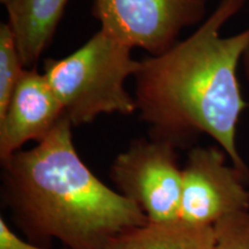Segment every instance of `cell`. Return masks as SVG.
I'll list each match as a JSON object with an SVG mask.
<instances>
[{"label":"cell","mask_w":249,"mask_h":249,"mask_svg":"<svg viewBox=\"0 0 249 249\" xmlns=\"http://www.w3.org/2000/svg\"><path fill=\"white\" fill-rule=\"evenodd\" d=\"M246 0H220L194 34L166 52L140 60L135 102L150 139L187 149L207 134L236 169L249 174L236 145L242 97L238 66L249 49V28L223 37L224 24Z\"/></svg>","instance_id":"obj_1"},{"label":"cell","mask_w":249,"mask_h":249,"mask_svg":"<svg viewBox=\"0 0 249 249\" xmlns=\"http://www.w3.org/2000/svg\"><path fill=\"white\" fill-rule=\"evenodd\" d=\"M65 117L34 148L1 160V201L12 220L37 246L107 249L114 238L149 220L81 160Z\"/></svg>","instance_id":"obj_2"},{"label":"cell","mask_w":249,"mask_h":249,"mask_svg":"<svg viewBox=\"0 0 249 249\" xmlns=\"http://www.w3.org/2000/svg\"><path fill=\"white\" fill-rule=\"evenodd\" d=\"M132 50L99 29L67 57L46 59L43 73L71 126L91 124L101 114L130 116L138 111L124 86L140 67Z\"/></svg>","instance_id":"obj_3"},{"label":"cell","mask_w":249,"mask_h":249,"mask_svg":"<svg viewBox=\"0 0 249 249\" xmlns=\"http://www.w3.org/2000/svg\"><path fill=\"white\" fill-rule=\"evenodd\" d=\"M177 150L166 142L138 139L111 165L116 191L138 205L149 222L179 220L182 167Z\"/></svg>","instance_id":"obj_4"},{"label":"cell","mask_w":249,"mask_h":249,"mask_svg":"<svg viewBox=\"0 0 249 249\" xmlns=\"http://www.w3.org/2000/svg\"><path fill=\"white\" fill-rule=\"evenodd\" d=\"M209 0H93L101 30L129 48L160 55L179 42L186 28L200 23Z\"/></svg>","instance_id":"obj_5"},{"label":"cell","mask_w":249,"mask_h":249,"mask_svg":"<svg viewBox=\"0 0 249 249\" xmlns=\"http://www.w3.org/2000/svg\"><path fill=\"white\" fill-rule=\"evenodd\" d=\"M227 158L222 148H191L182 167L180 220L213 226L230 214L249 210V174L227 164Z\"/></svg>","instance_id":"obj_6"},{"label":"cell","mask_w":249,"mask_h":249,"mask_svg":"<svg viewBox=\"0 0 249 249\" xmlns=\"http://www.w3.org/2000/svg\"><path fill=\"white\" fill-rule=\"evenodd\" d=\"M65 117L64 107L44 73L26 68L0 116V160L22 150L28 142L44 140Z\"/></svg>","instance_id":"obj_7"},{"label":"cell","mask_w":249,"mask_h":249,"mask_svg":"<svg viewBox=\"0 0 249 249\" xmlns=\"http://www.w3.org/2000/svg\"><path fill=\"white\" fill-rule=\"evenodd\" d=\"M70 0H9L5 6L26 68H36L51 44Z\"/></svg>","instance_id":"obj_8"},{"label":"cell","mask_w":249,"mask_h":249,"mask_svg":"<svg viewBox=\"0 0 249 249\" xmlns=\"http://www.w3.org/2000/svg\"><path fill=\"white\" fill-rule=\"evenodd\" d=\"M213 226H197L182 220L148 222L112 240L107 249H213Z\"/></svg>","instance_id":"obj_9"},{"label":"cell","mask_w":249,"mask_h":249,"mask_svg":"<svg viewBox=\"0 0 249 249\" xmlns=\"http://www.w3.org/2000/svg\"><path fill=\"white\" fill-rule=\"evenodd\" d=\"M24 70L13 30L8 22H2L0 26V116L7 108Z\"/></svg>","instance_id":"obj_10"},{"label":"cell","mask_w":249,"mask_h":249,"mask_svg":"<svg viewBox=\"0 0 249 249\" xmlns=\"http://www.w3.org/2000/svg\"><path fill=\"white\" fill-rule=\"evenodd\" d=\"M213 235V249H249V210L218 220Z\"/></svg>","instance_id":"obj_11"},{"label":"cell","mask_w":249,"mask_h":249,"mask_svg":"<svg viewBox=\"0 0 249 249\" xmlns=\"http://www.w3.org/2000/svg\"><path fill=\"white\" fill-rule=\"evenodd\" d=\"M0 249H48L23 240L9 229L4 218H0Z\"/></svg>","instance_id":"obj_12"},{"label":"cell","mask_w":249,"mask_h":249,"mask_svg":"<svg viewBox=\"0 0 249 249\" xmlns=\"http://www.w3.org/2000/svg\"><path fill=\"white\" fill-rule=\"evenodd\" d=\"M242 62H244L245 73H246V76H247V80L249 82V49L246 51L244 58H242Z\"/></svg>","instance_id":"obj_13"}]
</instances>
